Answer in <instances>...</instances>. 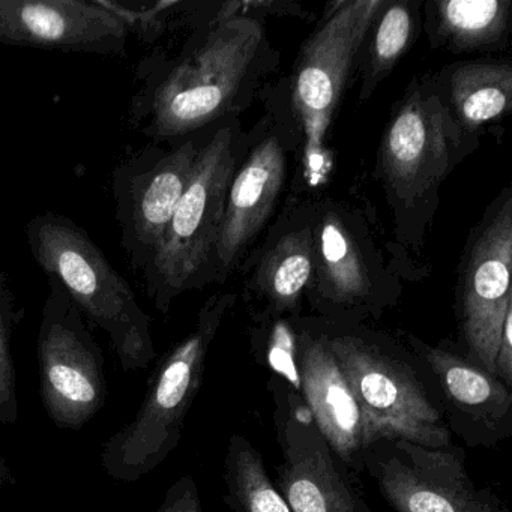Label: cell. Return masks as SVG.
<instances>
[{"label":"cell","mask_w":512,"mask_h":512,"mask_svg":"<svg viewBox=\"0 0 512 512\" xmlns=\"http://www.w3.org/2000/svg\"><path fill=\"white\" fill-rule=\"evenodd\" d=\"M466 136L446 109L437 83L413 82L380 143V178L392 203L415 208L436 193L466 155Z\"/></svg>","instance_id":"8992f818"},{"label":"cell","mask_w":512,"mask_h":512,"mask_svg":"<svg viewBox=\"0 0 512 512\" xmlns=\"http://www.w3.org/2000/svg\"><path fill=\"white\" fill-rule=\"evenodd\" d=\"M235 161L230 127L220 128L200 146L190 181L163 241L143 271L146 292L160 313H169L178 296L212 281V256Z\"/></svg>","instance_id":"5b68a950"},{"label":"cell","mask_w":512,"mask_h":512,"mask_svg":"<svg viewBox=\"0 0 512 512\" xmlns=\"http://www.w3.org/2000/svg\"><path fill=\"white\" fill-rule=\"evenodd\" d=\"M223 481L230 512H292L266 470L262 452L235 433L227 443Z\"/></svg>","instance_id":"44dd1931"},{"label":"cell","mask_w":512,"mask_h":512,"mask_svg":"<svg viewBox=\"0 0 512 512\" xmlns=\"http://www.w3.org/2000/svg\"><path fill=\"white\" fill-rule=\"evenodd\" d=\"M268 388L281 451L274 484L290 511L371 512L358 476L323 439L302 395L280 377H269Z\"/></svg>","instance_id":"ba28073f"},{"label":"cell","mask_w":512,"mask_h":512,"mask_svg":"<svg viewBox=\"0 0 512 512\" xmlns=\"http://www.w3.org/2000/svg\"><path fill=\"white\" fill-rule=\"evenodd\" d=\"M512 194L506 188L469 239L458 283V349L494 374L506 314L512 311Z\"/></svg>","instance_id":"8fae6325"},{"label":"cell","mask_w":512,"mask_h":512,"mask_svg":"<svg viewBox=\"0 0 512 512\" xmlns=\"http://www.w3.org/2000/svg\"><path fill=\"white\" fill-rule=\"evenodd\" d=\"M367 428L377 440H406L442 448L454 443L431 371L403 340L365 323L320 319Z\"/></svg>","instance_id":"7a4b0ae2"},{"label":"cell","mask_w":512,"mask_h":512,"mask_svg":"<svg viewBox=\"0 0 512 512\" xmlns=\"http://www.w3.org/2000/svg\"><path fill=\"white\" fill-rule=\"evenodd\" d=\"M430 22L440 46L455 53L499 46L511 19L509 0H436Z\"/></svg>","instance_id":"ffe728a7"},{"label":"cell","mask_w":512,"mask_h":512,"mask_svg":"<svg viewBox=\"0 0 512 512\" xmlns=\"http://www.w3.org/2000/svg\"><path fill=\"white\" fill-rule=\"evenodd\" d=\"M200 146L187 140L172 151L149 146L112 175L121 245L137 271H146L187 188Z\"/></svg>","instance_id":"7c38bea8"},{"label":"cell","mask_w":512,"mask_h":512,"mask_svg":"<svg viewBox=\"0 0 512 512\" xmlns=\"http://www.w3.org/2000/svg\"><path fill=\"white\" fill-rule=\"evenodd\" d=\"M265 47L254 17H218L193 35L178 58L158 62L133 107L155 142L194 133L229 112Z\"/></svg>","instance_id":"6da1fadb"},{"label":"cell","mask_w":512,"mask_h":512,"mask_svg":"<svg viewBox=\"0 0 512 512\" xmlns=\"http://www.w3.org/2000/svg\"><path fill=\"white\" fill-rule=\"evenodd\" d=\"M8 482H13V476H11L10 469H8L4 458L0 457V491L4 490Z\"/></svg>","instance_id":"83f0119b"},{"label":"cell","mask_w":512,"mask_h":512,"mask_svg":"<svg viewBox=\"0 0 512 512\" xmlns=\"http://www.w3.org/2000/svg\"><path fill=\"white\" fill-rule=\"evenodd\" d=\"M418 14L410 2H385L371 26L368 65L361 98L367 100L377 85L391 73L415 38Z\"/></svg>","instance_id":"7402d4cb"},{"label":"cell","mask_w":512,"mask_h":512,"mask_svg":"<svg viewBox=\"0 0 512 512\" xmlns=\"http://www.w3.org/2000/svg\"><path fill=\"white\" fill-rule=\"evenodd\" d=\"M23 316L25 310L17 302L7 275L0 269V424L4 425H14L19 418L16 364L11 343Z\"/></svg>","instance_id":"cb8c5ba5"},{"label":"cell","mask_w":512,"mask_h":512,"mask_svg":"<svg viewBox=\"0 0 512 512\" xmlns=\"http://www.w3.org/2000/svg\"><path fill=\"white\" fill-rule=\"evenodd\" d=\"M437 83L452 119L467 134L511 112L512 68L503 62H475L445 68Z\"/></svg>","instance_id":"d6986e66"},{"label":"cell","mask_w":512,"mask_h":512,"mask_svg":"<svg viewBox=\"0 0 512 512\" xmlns=\"http://www.w3.org/2000/svg\"><path fill=\"white\" fill-rule=\"evenodd\" d=\"M313 271V214H308L287 226L263 251L247 286L259 304L253 314L299 316Z\"/></svg>","instance_id":"ac0fdd59"},{"label":"cell","mask_w":512,"mask_h":512,"mask_svg":"<svg viewBox=\"0 0 512 512\" xmlns=\"http://www.w3.org/2000/svg\"><path fill=\"white\" fill-rule=\"evenodd\" d=\"M364 472L397 512H511L490 488L470 478L461 446L433 448L377 440L365 451Z\"/></svg>","instance_id":"30bf717a"},{"label":"cell","mask_w":512,"mask_h":512,"mask_svg":"<svg viewBox=\"0 0 512 512\" xmlns=\"http://www.w3.org/2000/svg\"><path fill=\"white\" fill-rule=\"evenodd\" d=\"M157 512H203L199 488L191 476H182L167 490Z\"/></svg>","instance_id":"484cf974"},{"label":"cell","mask_w":512,"mask_h":512,"mask_svg":"<svg viewBox=\"0 0 512 512\" xmlns=\"http://www.w3.org/2000/svg\"><path fill=\"white\" fill-rule=\"evenodd\" d=\"M287 155L278 136L263 139L235 173L212 256V280L226 278L274 212L286 185Z\"/></svg>","instance_id":"e0dca14e"},{"label":"cell","mask_w":512,"mask_h":512,"mask_svg":"<svg viewBox=\"0 0 512 512\" xmlns=\"http://www.w3.org/2000/svg\"><path fill=\"white\" fill-rule=\"evenodd\" d=\"M235 304L236 293L212 295L200 308L194 328L163 356L133 421L104 443L101 464L110 478L139 481L178 448L185 419L202 388L209 350Z\"/></svg>","instance_id":"277c9868"},{"label":"cell","mask_w":512,"mask_h":512,"mask_svg":"<svg viewBox=\"0 0 512 512\" xmlns=\"http://www.w3.org/2000/svg\"><path fill=\"white\" fill-rule=\"evenodd\" d=\"M94 4L116 17L127 29L128 35L134 32L142 40L154 41L163 32L166 17L181 2L160 0L154 4H128L118 0H94Z\"/></svg>","instance_id":"d4e9b609"},{"label":"cell","mask_w":512,"mask_h":512,"mask_svg":"<svg viewBox=\"0 0 512 512\" xmlns=\"http://www.w3.org/2000/svg\"><path fill=\"white\" fill-rule=\"evenodd\" d=\"M128 32L94 0H0V44L121 56Z\"/></svg>","instance_id":"9a60e30c"},{"label":"cell","mask_w":512,"mask_h":512,"mask_svg":"<svg viewBox=\"0 0 512 512\" xmlns=\"http://www.w3.org/2000/svg\"><path fill=\"white\" fill-rule=\"evenodd\" d=\"M494 376L512 389V311L506 314L500 334L499 347L494 359Z\"/></svg>","instance_id":"4316f807"},{"label":"cell","mask_w":512,"mask_h":512,"mask_svg":"<svg viewBox=\"0 0 512 512\" xmlns=\"http://www.w3.org/2000/svg\"><path fill=\"white\" fill-rule=\"evenodd\" d=\"M47 283L38 331L41 398L59 428L80 430L106 403L103 350L61 284Z\"/></svg>","instance_id":"52a82bcc"},{"label":"cell","mask_w":512,"mask_h":512,"mask_svg":"<svg viewBox=\"0 0 512 512\" xmlns=\"http://www.w3.org/2000/svg\"><path fill=\"white\" fill-rule=\"evenodd\" d=\"M383 4V0H347L332 5L296 59L293 103L304 131L305 160L311 169H322L326 134L347 77Z\"/></svg>","instance_id":"9c48e42d"},{"label":"cell","mask_w":512,"mask_h":512,"mask_svg":"<svg viewBox=\"0 0 512 512\" xmlns=\"http://www.w3.org/2000/svg\"><path fill=\"white\" fill-rule=\"evenodd\" d=\"M298 368L302 398L323 439L352 472H364L368 440L361 407L319 317H299Z\"/></svg>","instance_id":"2e32d148"},{"label":"cell","mask_w":512,"mask_h":512,"mask_svg":"<svg viewBox=\"0 0 512 512\" xmlns=\"http://www.w3.org/2000/svg\"><path fill=\"white\" fill-rule=\"evenodd\" d=\"M403 341L433 374L452 437L487 449L511 439L512 389L469 361L455 341L428 344L409 332Z\"/></svg>","instance_id":"5bb4252c"},{"label":"cell","mask_w":512,"mask_h":512,"mask_svg":"<svg viewBox=\"0 0 512 512\" xmlns=\"http://www.w3.org/2000/svg\"><path fill=\"white\" fill-rule=\"evenodd\" d=\"M25 238L41 271L61 284L85 319L106 332L125 371L145 370L155 361L151 317L83 227L67 215L44 212L26 224Z\"/></svg>","instance_id":"3957f363"},{"label":"cell","mask_w":512,"mask_h":512,"mask_svg":"<svg viewBox=\"0 0 512 512\" xmlns=\"http://www.w3.org/2000/svg\"><path fill=\"white\" fill-rule=\"evenodd\" d=\"M299 317L253 314L248 337L251 353L260 367L280 377L301 394L298 368Z\"/></svg>","instance_id":"603a6c76"},{"label":"cell","mask_w":512,"mask_h":512,"mask_svg":"<svg viewBox=\"0 0 512 512\" xmlns=\"http://www.w3.org/2000/svg\"><path fill=\"white\" fill-rule=\"evenodd\" d=\"M313 232L314 271L307 296L320 319L364 323L380 317L394 293L377 283V265L353 218L337 206L323 205L313 212Z\"/></svg>","instance_id":"4fadbf2b"}]
</instances>
